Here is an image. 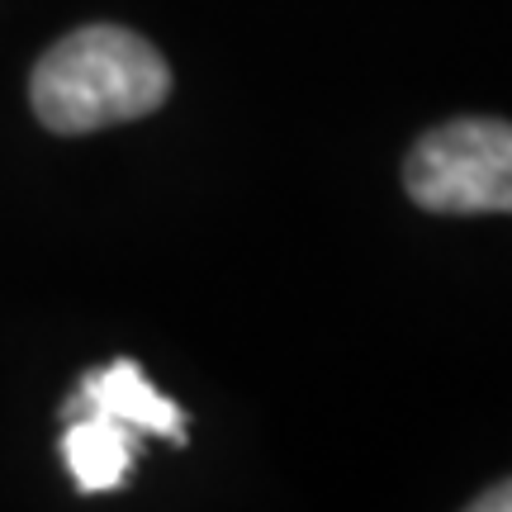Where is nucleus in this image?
<instances>
[{"mask_svg": "<svg viewBox=\"0 0 512 512\" xmlns=\"http://www.w3.org/2000/svg\"><path fill=\"white\" fill-rule=\"evenodd\" d=\"M403 185L432 214H512V124L451 119L422 133L403 162Z\"/></svg>", "mask_w": 512, "mask_h": 512, "instance_id": "f03ea898", "label": "nucleus"}, {"mask_svg": "<svg viewBox=\"0 0 512 512\" xmlns=\"http://www.w3.org/2000/svg\"><path fill=\"white\" fill-rule=\"evenodd\" d=\"M72 413H110V418L128 422L133 432H152V437H166V441H185V413L176 408L171 399H162L152 380L133 361H110L105 370H91L81 394H76L67 408Z\"/></svg>", "mask_w": 512, "mask_h": 512, "instance_id": "7ed1b4c3", "label": "nucleus"}, {"mask_svg": "<svg viewBox=\"0 0 512 512\" xmlns=\"http://www.w3.org/2000/svg\"><path fill=\"white\" fill-rule=\"evenodd\" d=\"M29 91L53 133H95L157 110L171 95V72L147 38L119 24H91L43 53Z\"/></svg>", "mask_w": 512, "mask_h": 512, "instance_id": "f257e3e1", "label": "nucleus"}, {"mask_svg": "<svg viewBox=\"0 0 512 512\" xmlns=\"http://www.w3.org/2000/svg\"><path fill=\"white\" fill-rule=\"evenodd\" d=\"M62 456L81 494H110L133 465V427L110 413H72L62 432Z\"/></svg>", "mask_w": 512, "mask_h": 512, "instance_id": "20e7f679", "label": "nucleus"}, {"mask_svg": "<svg viewBox=\"0 0 512 512\" xmlns=\"http://www.w3.org/2000/svg\"><path fill=\"white\" fill-rule=\"evenodd\" d=\"M470 508L475 512H512V479H503V484H494V489H484Z\"/></svg>", "mask_w": 512, "mask_h": 512, "instance_id": "39448f33", "label": "nucleus"}]
</instances>
